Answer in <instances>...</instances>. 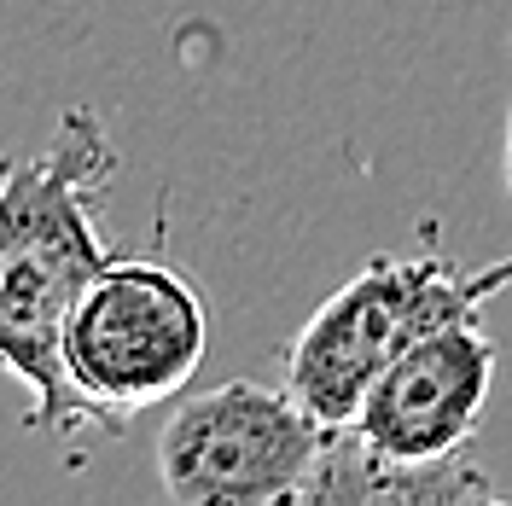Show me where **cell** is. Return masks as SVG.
Returning a JSON list of instances; mask_svg holds the SVG:
<instances>
[{"label": "cell", "mask_w": 512, "mask_h": 506, "mask_svg": "<svg viewBox=\"0 0 512 506\" xmlns=\"http://www.w3.org/2000/svg\"><path fill=\"white\" fill-rule=\"evenodd\" d=\"M501 344L478 315H460L408 344L361 396L355 431L396 460H448L478 437Z\"/></svg>", "instance_id": "cell-5"}, {"label": "cell", "mask_w": 512, "mask_h": 506, "mask_svg": "<svg viewBox=\"0 0 512 506\" xmlns=\"http://www.w3.org/2000/svg\"><path fill=\"white\" fill-rule=\"evenodd\" d=\"M501 175H507V198H512V99H507V146H501Z\"/></svg>", "instance_id": "cell-7"}, {"label": "cell", "mask_w": 512, "mask_h": 506, "mask_svg": "<svg viewBox=\"0 0 512 506\" xmlns=\"http://www.w3.org/2000/svg\"><path fill=\"white\" fill-rule=\"evenodd\" d=\"M512 291V256L454 262V256H373L338 285L286 344V384L326 425H355L361 396L384 367L460 315H483L489 297Z\"/></svg>", "instance_id": "cell-2"}, {"label": "cell", "mask_w": 512, "mask_h": 506, "mask_svg": "<svg viewBox=\"0 0 512 506\" xmlns=\"http://www.w3.org/2000/svg\"><path fill=\"white\" fill-rule=\"evenodd\" d=\"M111 175L117 146L82 105L59 117L47 152H0V379L30 396V431L47 437L99 431L64 367V320L111 262L94 210Z\"/></svg>", "instance_id": "cell-1"}, {"label": "cell", "mask_w": 512, "mask_h": 506, "mask_svg": "<svg viewBox=\"0 0 512 506\" xmlns=\"http://www.w3.org/2000/svg\"><path fill=\"white\" fill-rule=\"evenodd\" d=\"M210 349V309L187 268L163 256H111L64 320V367L99 431L187 396Z\"/></svg>", "instance_id": "cell-3"}, {"label": "cell", "mask_w": 512, "mask_h": 506, "mask_svg": "<svg viewBox=\"0 0 512 506\" xmlns=\"http://www.w3.org/2000/svg\"><path fill=\"white\" fill-rule=\"evenodd\" d=\"M478 506V501H501V489L466 460V454H448V460H396L373 448L355 425H344L326 460H320L315 483H309V506Z\"/></svg>", "instance_id": "cell-6"}, {"label": "cell", "mask_w": 512, "mask_h": 506, "mask_svg": "<svg viewBox=\"0 0 512 506\" xmlns=\"http://www.w3.org/2000/svg\"><path fill=\"white\" fill-rule=\"evenodd\" d=\"M338 425L256 379L175 396L158 431V483L175 506H280L309 501Z\"/></svg>", "instance_id": "cell-4"}]
</instances>
